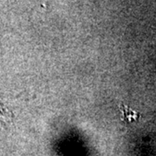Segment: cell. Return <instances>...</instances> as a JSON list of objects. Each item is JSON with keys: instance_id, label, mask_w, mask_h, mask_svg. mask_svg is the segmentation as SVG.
I'll return each instance as SVG.
<instances>
[{"instance_id": "cell-1", "label": "cell", "mask_w": 156, "mask_h": 156, "mask_svg": "<svg viewBox=\"0 0 156 156\" xmlns=\"http://www.w3.org/2000/svg\"><path fill=\"white\" fill-rule=\"evenodd\" d=\"M122 111L124 114V120H127L128 122H131L132 120H137L139 118L140 115L132 111L128 107H122Z\"/></svg>"}]
</instances>
